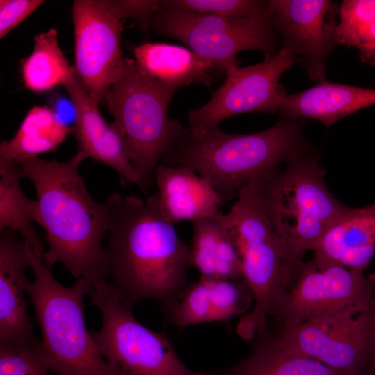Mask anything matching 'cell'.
<instances>
[{
  "instance_id": "obj_1",
  "label": "cell",
  "mask_w": 375,
  "mask_h": 375,
  "mask_svg": "<svg viewBox=\"0 0 375 375\" xmlns=\"http://www.w3.org/2000/svg\"><path fill=\"white\" fill-rule=\"evenodd\" d=\"M104 251L106 281L128 308L154 300L166 314L189 284L190 247L161 213L154 194L143 200L113 192Z\"/></svg>"
},
{
  "instance_id": "obj_2",
  "label": "cell",
  "mask_w": 375,
  "mask_h": 375,
  "mask_svg": "<svg viewBox=\"0 0 375 375\" xmlns=\"http://www.w3.org/2000/svg\"><path fill=\"white\" fill-rule=\"evenodd\" d=\"M87 158L78 151L65 162L33 157L18 165L35 189L33 216L45 233L44 265L51 269L61 263L76 279L93 285L106 280L102 241L111 217L107 202L92 199L79 173Z\"/></svg>"
},
{
  "instance_id": "obj_3",
  "label": "cell",
  "mask_w": 375,
  "mask_h": 375,
  "mask_svg": "<svg viewBox=\"0 0 375 375\" xmlns=\"http://www.w3.org/2000/svg\"><path fill=\"white\" fill-rule=\"evenodd\" d=\"M305 124L306 119L279 116L256 133L231 134L219 126L197 135L188 131L161 165L194 170L225 202L237 198L247 184L271 177L293 158L317 152L304 135Z\"/></svg>"
},
{
  "instance_id": "obj_4",
  "label": "cell",
  "mask_w": 375,
  "mask_h": 375,
  "mask_svg": "<svg viewBox=\"0 0 375 375\" xmlns=\"http://www.w3.org/2000/svg\"><path fill=\"white\" fill-rule=\"evenodd\" d=\"M220 218L235 241L242 278L253 296V308L240 318L237 333L251 340L266 328L272 311L286 294L303 262L291 258L285 240L269 215L262 179L242 187L235 203Z\"/></svg>"
},
{
  "instance_id": "obj_5",
  "label": "cell",
  "mask_w": 375,
  "mask_h": 375,
  "mask_svg": "<svg viewBox=\"0 0 375 375\" xmlns=\"http://www.w3.org/2000/svg\"><path fill=\"white\" fill-rule=\"evenodd\" d=\"M180 88L146 76L134 59L124 58L118 77L103 100L113 117L110 126L138 172L144 192L154 183L159 162L188 134V128L168 114Z\"/></svg>"
},
{
  "instance_id": "obj_6",
  "label": "cell",
  "mask_w": 375,
  "mask_h": 375,
  "mask_svg": "<svg viewBox=\"0 0 375 375\" xmlns=\"http://www.w3.org/2000/svg\"><path fill=\"white\" fill-rule=\"evenodd\" d=\"M34 281H24L42 334L40 351L55 375H117L99 352L85 319L83 298L92 284L76 279L67 287L53 277L44 255L29 250Z\"/></svg>"
},
{
  "instance_id": "obj_7",
  "label": "cell",
  "mask_w": 375,
  "mask_h": 375,
  "mask_svg": "<svg viewBox=\"0 0 375 375\" xmlns=\"http://www.w3.org/2000/svg\"><path fill=\"white\" fill-rule=\"evenodd\" d=\"M318 153L296 156L262 180L269 215L291 258L302 262L346 208L328 190Z\"/></svg>"
},
{
  "instance_id": "obj_8",
  "label": "cell",
  "mask_w": 375,
  "mask_h": 375,
  "mask_svg": "<svg viewBox=\"0 0 375 375\" xmlns=\"http://www.w3.org/2000/svg\"><path fill=\"white\" fill-rule=\"evenodd\" d=\"M89 297L102 317L101 329L92 336L117 375H209L188 368L166 333L138 321L106 280L93 285Z\"/></svg>"
},
{
  "instance_id": "obj_9",
  "label": "cell",
  "mask_w": 375,
  "mask_h": 375,
  "mask_svg": "<svg viewBox=\"0 0 375 375\" xmlns=\"http://www.w3.org/2000/svg\"><path fill=\"white\" fill-rule=\"evenodd\" d=\"M151 26L158 33L181 41L210 60L218 75L226 74L230 68L238 65L237 55L242 51L258 49L267 56L280 50L269 3L264 12L242 17L166 8L156 15Z\"/></svg>"
},
{
  "instance_id": "obj_10",
  "label": "cell",
  "mask_w": 375,
  "mask_h": 375,
  "mask_svg": "<svg viewBox=\"0 0 375 375\" xmlns=\"http://www.w3.org/2000/svg\"><path fill=\"white\" fill-rule=\"evenodd\" d=\"M374 277L363 271L311 260L303 262L294 282L275 306L278 327L357 313L375 306Z\"/></svg>"
},
{
  "instance_id": "obj_11",
  "label": "cell",
  "mask_w": 375,
  "mask_h": 375,
  "mask_svg": "<svg viewBox=\"0 0 375 375\" xmlns=\"http://www.w3.org/2000/svg\"><path fill=\"white\" fill-rule=\"evenodd\" d=\"M287 349L324 363L340 375H362L375 348V306L330 318L278 327Z\"/></svg>"
},
{
  "instance_id": "obj_12",
  "label": "cell",
  "mask_w": 375,
  "mask_h": 375,
  "mask_svg": "<svg viewBox=\"0 0 375 375\" xmlns=\"http://www.w3.org/2000/svg\"><path fill=\"white\" fill-rule=\"evenodd\" d=\"M74 69L90 98L103 100L118 77L124 58L121 49L122 19L110 1L73 3Z\"/></svg>"
},
{
  "instance_id": "obj_13",
  "label": "cell",
  "mask_w": 375,
  "mask_h": 375,
  "mask_svg": "<svg viewBox=\"0 0 375 375\" xmlns=\"http://www.w3.org/2000/svg\"><path fill=\"white\" fill-rule=\"evenodd\" d=\"M296 62L294 56L281 48L277 53L265 56L258 64L230 68L226 81L213 92L209 101L189 111L190 134L218 126L224 119L238 114L278 112L281 85L278 81Z\"/></svg>"
},
{
  "instance_id": "obj_14",
  "label": "cell",
  "mask_w": 375,
  "mask_h": 375,
  "mask_svg": "<svg viewBox=\"0 0 375 375\" xmlns=\"http://www.w3.org/2000/svg\"><path fill=\"white\" fill-rule=\"evenodd\" d=\"M272 25L280 43L317 83L325 78L326 61L338 45L335 14L329 0H270Z\"/></svg>"
},
{
  "instance_id": "obj_15",
  "label": "cell",
  "mask_w": 375,
  "mask_h": 375,
  "mask_svg": "<svg viewBox=\"0 0 375 375\" xmlns=\"http://www.w3.org/2000/svg\"><path fill=\"white\" fill-rule=\"evenodd\" d=\"M29 250L16 232L0 231V346L38 344L28 312L24 281Z\"/></svg>"
},
{
  "instance_id": "obj_16",
  "label": "cell",
  "mask_w": 375,
  "mask_h": 375,
  "mask_svg": "<svg viewBox=\"0 0 375 375\" xmlns=\"http://www.w3.org/2000/svg\"><path fill=\"white\" fill-rule=\"evenodd\" d=\"M66 88L75 112L73 128L79 151L87 158L103 163L120 176L122 183L141 188L140 176L130 161L116 131L101 116L76 72L62 85Z\"/></svg>"
},
{
  "instance_id": "obj_17",
  "label": "cell",
  "mask_w": 375,
  "mask_h": 375,
  "mask_svg": "<svg viewBox=\"0 0 375 375\" xmlns=\"http://www.w3.org/2000/svg\"><path fill=\"white\" fill-rule=\"evenodd\" d=\"M154 183L159 209L173 224L192 223L221 214L219 207L224 201L205 179L188 167L159 165Z\"/></svg>"
},
{
  "instance_id": "obj_18",
  "label": "cell",
  "mask_w": 375,
  "mask_h": 375,
  "mask_svg": "<svg viewBox=\"0 0 375 375\" xmlns=\"http://www.w3.org/2000/svg\"><path fill=\"white\" fill-rule=\"evenodd\" d=\"M280 117L312 119L329 127L360 110L375 105V90L336 83L323 78L312 87L289 94L281 85Z\"/></svg>"
},
{
  "instance_id": "obj_19",
  "label": "cell",
  "mask_w": 375,
  "mask_h": 375,
  "mask_svg": "<svg viewBox=\"0 0 375 375\" xmlns=\"http://www.w3.org/2000/svg\"><path fill=\"white\" fill-rule=\"evenodd\" d=\"M313 251L317 262L366 269L375 256V203L347 206Z\"/></svg>"
},
{
  "instance_id": "obj_20",
  "label": "cell",
  "mask_w": 375,
  "mask_h": 375,
  "mask_svg": "<svg viewBox=\"0 0 375 375\" xmlns=\"http://www.w3.org/2000/svg\"><path fill=\"white\" fill-rule=\"evenodd\" d=\"M138 69L167 84L210 87L218 76L213 63L185 47L162 42H147L133 47Z\"/></svg>"
},
{
  "instance_id": "obj_21",
  "label": "cell",
  "mask_w": 375,
  "mask_h": 375,
  "mask_svg": "<svg viewBox=\"0 0 375 375\" xmlns=\"http://www.w3.org/2000/svg\"><path fill=\"white\" fill-rule=\"evenodd\" d=\"M221 214L192 222V238L189 246L191 266L198 270L202 278L243 279L238 249L221 220Z\"/></svg>"
},
{
  "instance_id": "obj_22",
  "label": "cell",
  "mask_w": 375,
  "mask_h": 375,
  "mask_svg": "<svg viewBox=\"0 0 375 375\" xmlns=\"http://www.w3.org/2000/svg\"><path fill=\"white\" fill-rule=\"evenodd\" d=\"M253 338L247 358L216 370V375H340L321 362L287 349L265 329Z\"/></svg>"
},
{
  "instance_id": "obj_23",
  "label": "cell",
  "mask_w": 375,
  "mask_h": 375,
  "mask_svg": "<svg viewBox=\"0 0 375 375\" xmlns=\"http://www.w3.org/2000/svg\"><path fill=\"white\" fill-rule=\"evenodd\" d=\"M70 128L53 109L35 106L27 113L13 138L0 144V162L19 164L53 152L65 142Z\"/></svg>"
},
{
  "instance_id": "obj_24",
  "label": "cell",
  "mask_w": 375,
  "mask_h": 375,
  "mask_svg": "<svg viewBox=\"0 0 375 375\" xmlns=\"http://www.w3.org/2000/svg\"><path fill=\"white\" fill-rule=\"evenodd\" d=\"M19 165L0 162V231L19 232L28 249L44 254L43 244L33 227L34 201L24 194Z\"/></svg>"
},
{
  "instance_id": "obj_25",
  "label": "cell",
  "mask_w": 375,
  "mask_h": 375,
  "mask_svg": "<svg viewBox=\"0 0 375 375\" xmlns=\"http://www.w3.org/2000/svg\"><path fill=\"white\" fill-rule=\"evenodd\" d=\"M75 72L69 65L52 28L34 38V49L22 62L24 86L35 93H43L63 85Z\"/></svg>"
},
{
  "instance_id": "obj_26",
  "label": "cell",
  "mask_w": 375,
  "mask_h": 375,
  "mask_svg": "<svg viewBox=\"0 0 375 375\" xmlns=\"http://www.w3.org/2000/svg\"><path fill=\"white\" fill-rule=\"evenodd\" d=\"M338 14V44L356 47L361 62L375 67V0H344Z\"/></svg>"
},
{
  "instance_id": "obj_27",
  "label": "cell",
  "mask_w": 375,
  "mask_h": 375,
  "mask_svg": "<svg viewBox=\"0 0 375 375\" xmlns=\"http://www.w3.org/2000/svg\"><path fill=\"white\" fill-rule=\"evenodd\" d=\"M169 324L179 328L212 322V306L208 280L189 283L177 303L165 314Z\"/></svg>"
},
{
  "instance_id": "obj_28",
  "label": "cell",
  "mask_w": 375,
  "mask_h": 375,
  "mask_svg": "<svg viewBox=\"0 0 375 375\" xmlns=\"http://www.w3.org/2000/svg\"><path fill=\"white\" fill-rule=\"evenodd\" d=\"M208 280L212 306V322H227L243 314L253 301L251 292L243 279Z\"/></svg>"
},
{
  "instance_id": "obj_29",
  "label": "cell",
  "mask_w": 375,
  "mask_h": 375,
  "mask_svg": "<svg viewBox=\"0 0 375 375\" xmlns=\"http://www.w3.org/2000/svg\"><path fill=\"white\" fill-rule=\"evenodd\" d=\"M269 1L262 0H170L162 1V8L228 17H242L264 12Z\"/></svg>"
},
{
  "instance_id": "obj_30",
  "label": "cell",
  "mask_w": 375,
  "mask_h": 375,
  "mask_svg": "<svg viewBox=\"0 0 375 375\" xmlns=\"http://www.w3.org/2000/svg\"><path fill=\"white\" fill-rule=\"evenodd\" d=\"M40 343L0 346V375H51L42 358Z\"/></svg>"
},
{
  "instance_id": "obj_31",
  "label": "cell",
  "mask_w": 375,
  "mask_h": 375,
  "mask_svg": "<svg viewBox=\"0 0 375 375\" xmlns=\"http://www.w3.org/2000/svg\"><path fill=\"white\" fill-rule=\"evenodd\" d=\"M117 15L122 18H130L144 31L151 26L156 15L162 8V1H110Z\"/></svg>"
},
{
  "instance_id": "obj_32",
  "label": "cell",
  "mask_w": 375,
  "mask_h": 375,
  "mask_svg": "<svg viewBox=\"0 0 375 375\" xmlns=\"http://www.w3.org/2000/svg\"><path fill=\"white\" fill-rule=\"evenodd\" d=\"M44 1L41 0H1L0 38H3Z\"/></svg>"
},
{
  "instance_id": "obj_33",
  "label": "cell",
  "mask_w": 375,
  "mask_h": 375,
  "mask_svg": "<svg viewBox=\"0 0 375 375\" xmlns=\"http://www.w3.org/2000/svg\"><path fill=\"white\" fill-rule=\"evenodd\" d=\"M368 375H375V348L369 367Z\"/></svg>"
},
{
  "instance_id": "obj_34",
  "label": "cell",
  "mask_w": 375,
  "mask_h": 375,
  "mask_svg": "<svg viewBox=\"0 0 375 375\" xmlns=\"http://www.w3.org/2000/svg\"><path fill=\"white\" fill-rule=\"evenodd\" d=\"M209 375H216L215 371L210 372Z\"/></svg>"
}]
</instances>
